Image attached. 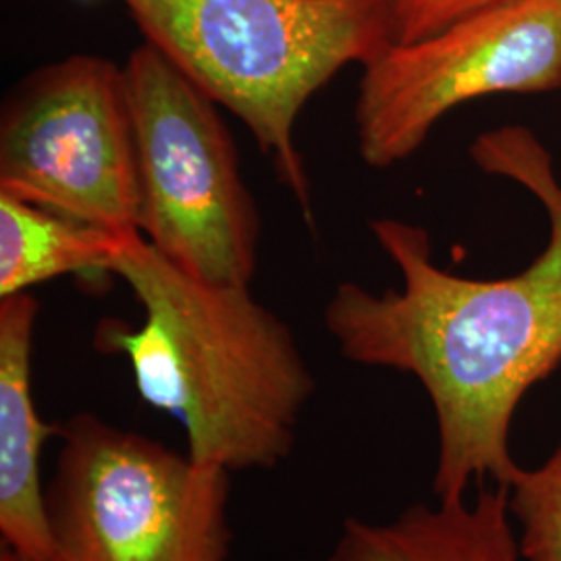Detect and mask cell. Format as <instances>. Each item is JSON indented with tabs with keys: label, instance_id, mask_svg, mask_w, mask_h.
<instances>
[{
	"label": "cell",
	"instance_id": "cell-4",
	"mask_svg": "<svg viewBox=\"0 0 561 561\" xmlns=\"http://www.w3.org/2000/svg\"><path fill=\"white\" fill-rule=\"evenodd\" d=\"M57 435L44 489L57 561L229 560V470L90 412Z\"/></svg>",
	"mask_w": 561,
	"mask_h": 561
},
{
	"label": "cell",
	"instance_id": "cell-13",
	"mask_svg": "<svg viewBox=\"0 0 561 561\" xmlns=\"http://www.w3.org/2000/svg\"><path fill=\"white\" fill-rule=\"evenodd\" d=\"M0 561H34L27 560V558H23L20 553H15V551H11V549H7V547H2V553H0Z\"/></svg>",
	"mask_w": 561,
	"mask_h": 561
},
{
	"label": "cell",
	"instance_id": "cell-10",
	"mask_svg": "<svg viewBox=\"0 0 561 561\" xmlns=\"http://www.w3.org/2000/svg\"><path fill=\"white\" fill-rule=\"evenodd\" d=\"M129 238L0 194V298L62 275L111 273Z\"/></svg>",
	"mask_w": 561,
	"mask_h": 561
},
{
	"label": "cell",
	"instance_id": "cell-1",
	"mask_svg": "<svg viewBox=\"0 0 561 561\" xmlns=\"http://www.w3.org/2000/svg\"><path fill=\"white\" fill-rule=\"evenodd\" d=\"M484 173L518 181L547 208L551 236L514 277L468 279L433 261L421 225L377 219L370 231L398 264L401 289L373 294L341 283L322 321L343 358L416 377L437 421L439 502L472 482L510 489L520 466L510 435L524 396L561 366V183L551 154L522 125L486 131L470 146Z\"/></svg>",
	"mask_w": 561,
	"mask_h": 561
},
{
	"label": "cell",
	"instance_id": "cell-3",
	"mask_svg": "<svg viewBox=\"0 0 561 561\" xmlns=\"http://www.w3.org/2000/svg\"><path fill=\"white\" fill-rule=\"evenodd\" d=\"M144 42L231 111L312 222L296 144L308 101L393 42L385 0H123Z\"/></svg>",
	"mask_w": 561,
	"mask_h": 561
},
{
	"label": "cell",
	"instance_id": "cell-12",
	"mask_svg": "<svg viewBox=\"0 0 561 561\" xmlns=\"http://www.w3.org/2000/svg\"><path fill=\"white\" fill-rule=\"evenodd\" d=\"M518 0H385L391 42L426 41L454 23Z\"/></svg>",
	"mask_w": 561,
	"mask_h": 561
},
{
	"label": "cell",
	"instance_id": "cell-5",
	"mask_svg": "<svg viewBox=\"0 0 561 561\" xmlns=\"http://www.w3.org/2000/svg\"><path fill=\"white\" fill-rule=\"evenodd\" d=\"M138 159V231L183 273L250 285L261 215L236 140L213 101L141 42L123 65Z\"/></svg>",
	"mask_w": 561,
	"mask_h": 561
},
{
	"label": "cell",
	"instance_id": "cell-7",
	"mask_svg": "<svg viewBox=\"0 0 561 561\" xmlns=\"http://www.w3.org/2000/svg\"><path fill=\"white\" fill-rule=\"evenodd\" d=\"M362 69L358 152L368 167L387 169L410 159L463 102L561 88V0L482 11L426 41L391 44Z\"/></svg>",
	"mask_w": 561,
	"mask_h": 561
},
{
	"label": "cell",
	"instance_id": "cell-6",
	"mask_svg": "<svg viewBox=\"0 0 561 561\" xmlns=\"http://www.w3.org/2000/svg\"><path fill=\"white\" fill-rule=\"evenodd\" d=\"M0 194L117 236L138 231V159L123 67L71 55L30 73L0 111Z\"/></svg>",
	"mask_w": 561,
	"mask_h": 561
},
{
	"label": "cell",
	"instance_id": "cell-8",
	"mask_svg": "<svg viewBox=\"0 0 561 561\" xmlns=\"http://www.w3.org/2000/svg\"><path fill=\"white\" fill-rule=\"evenodd\" d=\"M41 304L30 294L0 298V535L7 549L34 561H57L41 454L59 426L42 421L32 393V347Z\"/></svg>",
	"mask_w": 561,
	"mask_h": 561
},
{
	"label": "cell",
	"instance_id": "cell-9",
	"mask_svg": "<svg viewBox=\"0 0 561 561\" xmlns=\"http://www.w3.org/2000/svg\"><path fill=\"white\" fill-rule=\"evenodd\" d=\"M507 489L437 505L414 503L393 520L347 518L327 561H520Z\"/></svg>",
	"mask_w": 561,
	"mask_h": 561
},
{
	"label": "cell",
	"instance_id": "cell-11",
	"mask_svg": "<svg viewBox=\"0 0 561 561\" xmlns=\"http://www.w3.org/2000/svg\"><path fill=\"white\" fill-rule=\"evenodd\" d=\"M507 500L510 514L520 526L522 558L561 561V443L539 468H520Z\"/></svg>",
	"mask_w": 561,
	"mask_h": 561
},
{
	"label": "cell",
	"instance_id": "cell-2",
	"mask_svg": "<svg viewBox=\"0 0 561 561\" xmlns=\"http://www.w3.org/2000/svg\"><path fill=\"white\" fill-rule=\"evenodd\" d=\"M111 275L144 319L102 321L96 347L127 358L141 400L180 422L187 456L229 472L287 460L317 389L291 327L250 285L196 279L141 236L123 243Z\"/></svg>",
	"mask_w": 561,
	"mask_h": 561
}]
</instances>
